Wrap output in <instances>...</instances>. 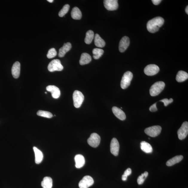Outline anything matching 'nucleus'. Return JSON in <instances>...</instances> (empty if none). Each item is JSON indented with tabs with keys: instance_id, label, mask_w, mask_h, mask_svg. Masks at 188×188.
<instances>
[{
	"instance_id": "1a4fd4ad",
	"label": "nucleus",
	"mask_w": 188,
	"mask_h": 188,
	"mask_svg": "<svg viewBox=\"0 0 188 188\" xmlns=\"http://www.w3.org/2000/svg\"><path fill=\"white\" fill-rule=\"evenodd\" d=\"M159 71V68L158 65L155 64H150L145 67L144 72L146 75L152 76L157 74Z\"/></svg>"
},
{
	"instance_id": "9d476101",
	"label": "nucleus",
	"mask_w": 188,
	"mask_h": 188,
	"mask_svg": "<svg viewBox=\"0 0 188 188\" xmlns=\"http://www.w3.org/2000/svg\"><path fill=\"white\" fill-rule=\"evenodd\" d=\"M188 134V122L186 121L184 122L177 132L178 138L180 140H183L186 138Z\"/></svg>"
},
{
	"instance_id": "f704fd0d",
	"label": "nucleus",
	"mask_w": 188,
	"mask_h": 188,
	"mask_svg": "<svg viewBox=\"0 0 188 188\" xmlns=\"http://www.w3.org/2000/svg\"><path fill=\"white\" fill-rule=\"evenodd\" d=\"M160 101L163 103H164V106H167L169 104V99H162V100H160Z\"/></svg>"
},
{
	"instance_id": "dca6fc26",
	"label": "nucleus",
	"mask_w": 188,
	"mask_h": 188,
	"mask_svg": "<svg viewBox=\"0 0 188 188\" xmlns=\"http://www.w3.org/2000/svg\"><path fill=\"white\" fill-rule=\"evenodd\" d=\"M20 73V64L16 62L14 63L12 68V74L15 79H18L19 77Z\"/></svg>"
},
{
	"instance_id": "a878e982",
	"label": "nucleus",
	"mask_w": 188,
	"mask_h": 188,
	"mask_svg": "<svg viewBox=\"0 0 188 188\" xmlns=\"http://www.w3.org/2000/svg\"><path fill=\"white\" fill-rule=\"evenodd\" d=\"M52 179L49 177H44L41 183L42 186L43 188H52Z\"/></svg>"
},
{
	"instance_id": "cd10ccee",
	"label": "nucleus",
	"mask_w": 188,
	"mask_h": 188,
	"mask_svg": "<svg viewBox=\"0 0 188 188\" xmlns=\"http://www.w3.org/2000/svg\"><path fill=\"white\" fill-rule=\"evenodd\" d=\"M104 51L102 49L98 48H95L92 51L93 57L95 59H98L103 55Z\"/></svg>"
},
{
	"instance_id": "c9c22d12",
	"label": "nucleus",
	"mask_w": 188,
	"mask_h": 188,
	"mask_svg": "<svg viewBox=\"0 0 188 188\" xmlns=\"http://www.w3.org/2000/svg\"><path fill=\"white\" fill-rule=\"evenodd\" d=\"M152 3L155 5H158L162 1L161 0H152Z\"/></svg>"
},
{
	"instance_id": "72a5a7b5",
	"label": "nucleus",
	"mask_w": 188,
	"mask_h": 188,
	"mask_svg": "<svg viewBox=\"0 0 188 188\" xmlns=\"http://www.w3.org/2000/svg\"><path fill=\"white\" fill-rule=\"evenodd\" d=\"M132 170L130 168H129L125 171L123 175L126 177H128L132 174Z\"/></svg>"
},
{
	"instance_id": "5701e85b",
	"label": "nucleus",
	"mask_w": 188,
	"mask_h": 188,
	"mask_svg": "<svg viewBox=\"0 0 188 188\" xmlns=\"http://www.w3.org/2000/svg\"><path fill=\"white\" fill-rule=\"evenodd\" d=\"M182 155H177L169 160L166 163V165L169 166L174 165L175 164L178 163L183 159Z\"/></svg>"
},
{
	"instance_id": "473e14b6",
	"label": "nucleus",
	"mask_w": 188,
	"mask_h": 188,
	"mask_svg": "<svg viewBox=\"0 0 188 188\" xmlns=\"http://www.w3.org/2000/svg\"><path fill=\"white\" fill-rule=\"evenodd\" d=\"M157 103H154L149 108V111L152 112H155L158 111V109L156 106Z\"/></svg>"
},
{
	"instance_id": "a211bd4d",
	"label": "nucleus",
	"mask_w": 188,
	"mask_h": 188,
	"mask_svg": "<svg viewBox=\"0 0 188 188\" xmlns=\"http://www.w3.org/2000/svg\"><path fill=\"white\" fill-rule=\"evenodd\" d=\"M74 159L75 162V166L77 168H81L85 164V158L83 155H76Z\"/></svg>"
},
{
	"instance_id": "20e7f679",
	"label": "nucleus",
	"mask_w": 188,
	"mask_h": 188,
	"mask_svg": "<svg viewBox=\"0 0 188 188\" xmlns=\"http://www.w3.org/2000/svg\"><path fill=\"white\" fill-rule=\"evenodd\" d=\"M133 77V74L131 71H126L124 74L121 82V86L122 89H126L130 85Z\"/></svg>"
},
{
	"instance_id": "0eeeda50",
	"label": "nucleus",
	"mask_w": 188,
	"mask_h": 188,
	"mask_svg": "<svg viewBox=\"0 0 188 188\" xmlns=\"http://www.w3.org/2000/svg\"><path fill=\"white\" fill-rule=\"evenodd\" d=\"M100 137L99 135L94 133L90 135L88 139V143L91 146L96 148L98 146L100 142Z\"/></svg>"
},
{
	"instance_id": "9b49d317",
	"label": "nucleus",
	"mask_w": 188,
	"mask_h": 188,
	"mask_svg": "<svg viewBox=\"0 0 188 188\" xmlns=\"http://www.w3.org/2000/svg\"><path fill=\"white\" fill-rule=\"evenodd\" d=\"M103 4L105 8L110 11L117 10L119 7L117 0H105Z\"/></svg>"
},
{
	"instance_id": "a19ab883",
	"label": "nucleus",
	"mask_w": 188,
	"mask_h": 188,
	"mask_svg": "<svg viewBox=\"0 0 188 188\" xmlns=\"http://www.w3.org/2000/svg\"><path fill=\"white\" fill-rule=\"evenodd\" d=\"M45 94H46L47 93V92H45Z\"/></svg>"
},
{
	"instance_id": "c756f323",
	"label": "nucleus",
	"mask_w": 188,
	"mask_h": 188,
	"mask_svg": "<svg viewBox=\"0 0 188 188\" xmlns=\"http://www.w3.org/2000/svg\"><path fill=\"white\" fill-rule=\"evenodd\" d=\"M70 8V6L68 4H65L62 9L60 10L59 13V16L60 17H62L66 14L68 12Z\"/></svg>"
},
{
	"instance_id": "423d86ee",
	"label": "nucleus",
	"mask_w": 188,
	"mask_h": 188,
	"mask_svg": "<svg viewBox=\"0 0 188 188\" xmlns=\"http://www.w3.org/2000/svg\"><path fill=\"white\" fill-rule=\"evenodd\" d=\"M63 69V65L61 64L60 61L59 59L53 60L48 66V71L54 72L56 71H62Z\"/></svg>"
},
{
	"instance_id": "f257e3e1",
	"label": "nucleus",
	"mask_w": 188,
	"mask_h": 188,
	"mask_svg": "<svg viewBox=\"0 0 188 188\" xmlns=\"http://www.w3.org/2000/svg\"><path fill=\"white\" fill-rule=\"evenodd\" d=\"M164 22V19L161 17L158 16L152 19L147 22V30L152 33L157 32L163 25Z\"/></svg>"
},
{
	"instance_id": "2eb2a0df",
	"label": "nucleus",
	"mask_w": 188,
	"mask_h": 188,
	"mask_svg": "<svg viewBox=\"0 0 188 188\" xmlns=\"http://www.w3.org/2000/svg\"><path fill=\"white\" fill-rule=\"evenodd\" d=\"M113 112L114 114L118 119L123 121L126 119V115L124 112L121 109L117 107H113L112 108Z\"/></svg>"
},
{
	"instance_id": "4c0bfd02",
	"label": "nucleus",
	"mask_w": 188,
	"mask_h": 188,
	"mask_svg": "<svg viewBox=\"0 0 188 188\" xmlns=\"http://www.w3.org/2000/svg\"><path fill=\"white\" fill-rule=\"evenodd\" d=\"M173 99L172 98H170L169 99V103H171L173 102Z\"/></svg>"
},
{
	"instance_id": "58836bf2",
	"label": "nucleus",
	"mask_w": 188,
	"mask_h": 188,
	"mask_svg": "<svg viewBox=\"0 0 188 188\" xmlns=\"http://www.w3.org/2000/svg\"><path fill=\"white\" fill-rule=\"evenodd\" d=\"M185 12L187 14H188V6H187L185 8Z\"/></svg>"
},
{
	"instance_id": "f3484780",
	"label": "nucleus",
	"mask_w": 188,
	"mask_h": 188,
	"mask_svg": "<svg viewBox=\"0 0 188 188\" xmlns=\"http://www.w3.org/2000/svg\"><path fill=\"white\" fill-rule=\"evenodd\" d=\"M71 43H65L62 47L59 50L58 56L59 57L62 58L64 57L65 54L70 50L71 48Z\"/></svg>"
},
{
	"instance_id": "393cba45",
	"label": "nucleus",
	"mask_w": 188,
	"mask_h": 188,
	"mask_svg": "<svg viewBox=\"0 0 188 188\" xmlns=\"http://www.w3.org/2000/svg\"><path fill=\"white\" fill-rule=\"evenodd\" d=\"M94 44L97 47L100 48L104 47L106 43L104 40L101 38L98 34L96 33L94 37Z\"/></svg>"
},
{
	"instance_id": "4468645a",
	"label": "nucleus",
	"mask_w": 188,
	"mask_h": 188,
	"mask_svg": "<svg viewBox=\"0 0 188 188\" xmlns=\"http://www.w3.org/2000/svg\"><path fill=\"white\" fill-rule=\"evenodd\" d=\"M48 91L51 93L53 98L58 99L60 96V91L59 88L54 85H49L46 88Z\"/></svg>"
},
{
	"instance_id": "39448f33",
	"label": "nucleus",
	"mask_w": 188,
	"mask_h": 188,
	"mask_svg": "<svg viewBox=\"0 0 188 188\" xmlns=\"http://www.w3.org/2000/svg\"><path fill=\"white\" fill-rule=\"evenodd\" d=\"M162 130L161 126H155L149 127L145 130V134L148 136L155 137L159 135Z\"/></svg>"
},
{
	"instance_id": "7ed1b4c3",
	"label": "nucleus",
	"mask_w": 188,
	"mask_h": 188,
	"mask_svg": "<svg viewBox=\"0 0 188 188\" xmlns=\"http://www.w3.org/2000/svg\"><path fill=\"white\" fill-rule=\"evenodd\" d=\"M84 98V95L81 92L78 90L75 91L73 94L74 106L76 108H79L83 103Z\"/></svg>"
},
{
	"instance_id": "4be33fe9",
	"label": "nucleus",
	"mask_w": 188,
	"mask_h": 188,
	"mask_svg": "<svg viewBox=\"0 0 188 188\" xmlns=\"http://www.w3.org/2000/svg\"><path fill=\"white\" fill-rule=\"evenodd\" d=\"M140 148L142 150L146 153L152 152L153 148L151 145L145 141H143L140 143Z\"/></svg>"
},
{
	"instance_id": "e433bc0d",
	"label": "nucleus",
	"mask_w": 188,
	"mask_h": 188,
	"mask_svg": "<svg viewBox=\"0 0 188 188\" xmlns=\"http://www.w3.org/2000/svg\"><path fill=\"white\" fill-rule=\"evenodd\" d=\"M127 177H126L125 176V175H123L122 176V180L123 181H126L127 180Z\"/></svg>"
},
{
	"instance_id": "bb28decb",
	"label": "nucleus",
	"mask_w": 188,
	"mask_h": 188,
	"mask_svg": "<svg viewBox=\"0 0 188 188\" xmlns=\"http://www.w3.org/2000/svg\"><path fill=\"white\" fill-rule=\"evenodd\" d=\"M94 37V31L91 30H88L86 33V37L84 41L86 44H89L91 43Z\"/></svg>"
},
{
	"instance_id": "ea45409f",
	"label": "nucleus",
	"mask_w": 188,
	"mask_h": 188,
	"mask_svg": "<svg viewBox=\"0 0 188 188\" xmlns=\"http://www.w3.org/2000/svg\"><path fill=\"white\" fill-rule=\"evenodd\" d=\"M47 1L50 2V3H52V2H53L54 1L53 0H48Z\"/></svg>"
},
{
	"instance_id": "c85d7f7f",
	"label": "nucleus",
	"mask_w": 188,
	"mask_h": 188,
	"mask_svg": "<svg viewBox=\"0 0 188 188\" xmlns=\"http://www.w3.org/2000/svg\"><path fill=\"white\" fill-rule=\"evenodd\" d=\"M37 114L38 116L48 118H51L53 116L52 114L49 111L42 110H39L38 111Z\"/></svg>"
},
{
	"instance_id": "6e6552de",
	"label": "nucleus",
	"mask_w": 188,
	"mask_h": 188,
	"mask_svg": "<svg viewBox=\"0 0 188 188\" xmlns=\"http://www.w3.org/2000/svg\"><path fill=\"white\" fill-rule=\"evenodd\" d=\"M94 179L89 176H84L80 181L79 187L80 188H88L93 185Z\"/></svg>"
},
{
	"instance_id": "f03ea898",
	"label": "nucleus",
	"mask_w": 188,
	"mask_h": 188,
	"mask_svg": "<svg viewBox=\"0 0 188 188\" xmlns=\"http://www.w3.org/2000/svg\"><path fill=\"white\" fill-rule=\"evenodd\" d=\"M165 86V84L163 82H156L151 87L149 90L150 94L153 97L158 96L163 90Z\"/></svg>"
},
{
	"instance_id": "412c9836",
	"label": "nucleus",
	"mask_w": 188,
	"mask_h": 188,
	"mask_svg": "<svg viewBox=\"0 0 188 188\" xmlns=\"http://www.w3.org/2000/svg\"><path fill=\"white\" fill-rule=\"evenodd\" d=\"M71 16L74 19L79 20L82 18V13L79 8L75 7L73 8L71 12Z\"/></svg>"
},
{
	"instance_id": "b1692460",
	"label": "nucleus",
	"mask_w": 188,
	"mask_h": 188,
	"mask_svg": "<svg viewBox=\"0 0 188 188\" xmlns=\"http://www.w3.org/2000/svg\"><path fill=\"white\" fill-rule=\"evenodd\" d=\"M188 78V74L186 72L182 71H179L177 73L176 77V81L178 82H184Z\"/></svg>"
},
{
	"instance_id": "7c9ffc66",
	"label": "nucleus",
	"mask_w": 188,
	"mask_h": 188,
	"mask_svg": "<svg viewBox=\"0 0 188 188\" xmlns=\"http://www.w3.org/2000/svg\"><path fill=\"white\" fill-rule=\"evenodd\" d=\"M149 173L147 172H145L143 174L139 176L137 179V183L139 185H141L144 182L145 179H146L148 176Z\"/></svg>"
},
{
	"instance_id": "6ab92c4d",
	"label": "nucleus",
	"mask_w": 188,
	"mask_h": 188,
	"mask_svg": "<svg viewBox=\"0 0 188 188\" xmlns=\"http://www.w3.org/2000/svg\"><path fill=\"white\" fill-rule=\"evenodd\" d=\"M92 60L91 56L86 53H84L81 55L80 60V63L81 65H84L88 64Z\"/></svg>"
},
{
	"instance_id": "2f4dec72",
	"label": "nucleus",
	"mask_w": 188,
	"mask_h": 188,
	"mask_svg": "<svg viewBox=\"0 0 188 188\" xmlns=\"http://www.w3.org/2000/svg\"><path fill=\"white\" fill-rule=\"evenodd\" d=\"M57 55V52L54 48H51L48 51L47 57L49 59H51L54 58Z\"/></svg>"
},
{
	"instance_id": "f8f14e48",
	"label": "nucleus",
	"mask_w": 188,
	"mask_h": 188,
	"mask_svg": "<svg viewBox=\"0 0 188 188\" xmlns=\"http://www.w3.org/2000/svg\"><path fill=\"white\" fill-rule=\"evenodd\" d=\"M120 149V145L117 139L113 138L112 139L110 145V151L112 154L115 156L119 155Z\"/></svg>"
},
{
	"instance_id": "ddd939ff",
	"label": "nucleus",
	"mask_w": 188,
	"mask_h": 188,
	"mask_svg": "<svg viewBox=\"0 0 188 188\" xmlns=\"http://www.w3.org/2000/svg\"><path fill=\"white\" fill-rule=\"evenodd\" d=\"M130 43V39L127 36H124L121 40L119 45V51L123 52L129 47Z\"/></svg>"
},
{
	"instance_id": "aec40b11",
	"label": "nucleus",
	"mask_w": 188,
	"mask_h": 188,
	"mask_svg": "<svg viewBox=\"0 0 188 188\" xmlns=\"http://www.w3.org/2000/svg\"><path fill=\"white\" fill-rule=\"evenodd\" d=\"M33 149L35 154L36 163L39 164L41 163L43 160V154L41 151L35 147H33Z\"/></svg>"
}]
</instances>
